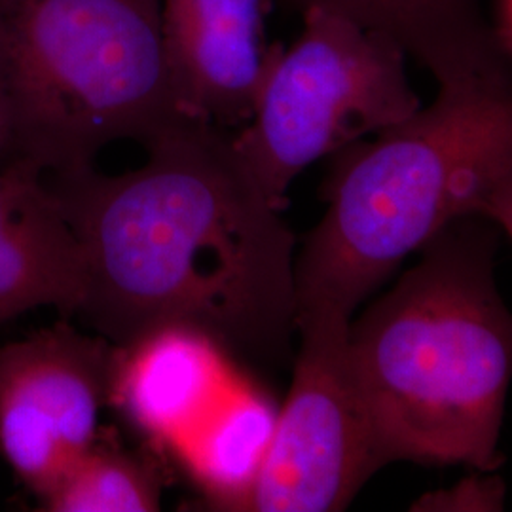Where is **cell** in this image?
Returning <instances> with one entry per match:
<instances>
[{"mask_svg":"<svg viewBox=\"0 0 512 512\" xmlns=\"http://www.w3.org/2000/svg\"><path fill=\"white\" fill-rule=\"evenodd\" d=\"M505 16H507V29L512 35V0H505Z\"/></svg>","mask_w":512,"mask_h":512,"instance_id":"17","label":"cell"},{"mask_svg":"<svg viewBox=\"0 0 512 512\" xmlns=\"http://www.w3.org/2000/svg\"><path fill=\"white\" fill-rule=\"evenodd\" d=\"M300 16L319 8L393 40L442 82L507 67L480 0H279Z\"/></svg>","mask_w":512,"mask_h":512,"instance_id":"11","label":"cell"},{"mask_svg":"<svg viewBox=\"0 0 512 512\" xmlns=\"http://www.w3.org/2000/svg\"><path fill=\"white\" fill-rule=\"evenodd\" d=\"M162 33L184 114L243 128L283 52L266 40L264 0H162Z\"/></svg>","mask_w":512,"mask_h":512,"instance_id":"8","label":"cell"},{"mask_svg":"<svg viewBox=\"0 0 512 512\" xmlns=\"http://www.w3.org/2000/svg\"><path fill=\"white\" fill-rule=\"evenodd\" d=\"M275 414L266 399L249 389L238 399L220 404L207 423L202 420L205 427L196 437L188 463L211 509L245 511Z\"/></svg>","mask_w":512,"mask_h":512,"instance_id":"12","label":"cell"},{"mask_svg":"<svg viewBox=\"0 0 512 512\" xmlns=\"http://www.w3.org/2000/svg\"><path fill=\"white\" fill-rule=\"evenodd\" d=\"M505 484L499 476L482 473L461 480L454 488L431 492L414 503V511H503Z\"/></svg>","mask_w":512,"mask_h":512,"instance_id":"14","label":"cell"},{"mask_svg":"<svg viewBox=\"0 0 512 512\" xmlns=\"http://www.w3.org/2000/svg\"><path fill=\"white\" fill-rule=\"evenodd\" d=\"M220 376V349L200 332L164 329L116 346L110 401L156 440L175 439L200 420Z\"/></svg>","mask_w":512,"mask_h":512,"instance_id":"10","label":"cell"},{"mask_svg":"<svg viewBox=\"0 0 512 512\" xmlns=\"http://www.w3.org/2000/svg\"><path fill=\"white\" fill-rule=\"evenodd\" d=\"M351 317H296L293 382L275 414L245 511L338 512L384 469L349 353Z\"/></svg>","mask_w":512,"mask_h":512,"instance_id":"6","label":"cell"},{"mask_svg":"<svg viewBox=\"0 0 512 512\" xmlns=\"http://www.w3.org/2000/svg\"><path fill=\"white\" fill-rule=\"evenodd\" d=\"M8 152H10V135H8L4 110L0 105V164H4L8 160Z\"/></svg>","mask_w":512,"mask_h":512,"instance_id":"16","label":"cell"},{"mask_svg":"<svg viewBox=\"0 0 512 512\" xmlns=\"http://www.w3.org/2000/svg\"><path fill=\"white\" fill-rule=\"evenodd\" d=\"M499 228L448 224L349 325V353L384 465L495 473L512 384V311L495 281Z\"/></svg>","mask_w":512,"mask_h":512,"instance_id":"2","label":"cell"},{"mask_svg":"<svg viewBox=\"0 0 512 512\" xmlns=\"http://www.w3.org/2000/svg\"><path fill=\"white\" fill-rule=\"evenodd\" d=\"M437 99L334 154L327 211L294 258L296 317H351L448 224L480 213L512 173V73L439 82Z\"/></svg>","mask_w":512,"mask_h":512,"instance_id":"3","label":"cell"},{"mask_svg":"<svg viewBox=\"0 0 512 512\" xmlns=\"http://www.w3.org/2000/svg\"><path fill=\"white\" fill-rule=\"evenodd\" d=\"M302 18V35L283 48L253 118L234 135L239 158L281 211L306 167L421 107L393 40L319 8Z\"/></svg>","mask_w":512,"mask_h":512,"instance_id":"5","label":"cell"},{"mask_svg":"<svg viewBox=\"0 0 512 512\" xmlns=\"http://www.w3.org/2000/svg\"><path fill=\"white\" fill-rule=\"evenodd\" d=\"M82 296V249L44 173L0 164V325L38 308L76 315Z\"/></svg>","mask_w":512,"mask_h":512,"instance_id":"9","label":"cell"},{"mask_svg":"<svg viewBox=\"0 0 512 512\" xmlns=\"http://www.w3.org/2000/svg\"><path fill=\"white\" fill-rule=\"evenodd\" d=\"M38 501L46 512H154L162 482L147 458L97 440Z\"/></svg>","mask_w":512,"mask_h":512,"instance_id":"13","label":"cell"},{"mask_svg":"<svg viewBox=\"0 0 512 512\" xmlns=\"http://www.w3.org/2000/svg\"><path fill=\"white\" fill-rule=\"evenodd\" d=\"M478 215L492 220L499 232H505L512 241V173L495 184Z\"/></svg>","mask_w":512,"mask_h":512,"instance_id":"15","label":"cell"},{"mask_svg":"<svg viewBox=\"0 0 512 512\" xmlns=\"http://www.w3.org/2000/svg\"><path fill=\"white\" fill-rule=\"evenodd\" d=\"M0 105L8 160L44 175L93 165L116 141L145 147L188 118L162 0H0Z\"/></svg>","mask_w":512,"mask_h":512,"instance_id":"4","label":"cell"},{"mask_svg":"<svg viewBox=\"0 0 512 512\" xmlns=\"http://www.w3.org/2000/svg\"><path fill=\"white\" fill-rule=\"evenodd\" d=\"M114 355L67 323L0 346V456L38 499L99 440Z\"/></svg>","mask_w":512,"mask_h":512,"instance_id":"7","label":"cell"},{"mask_svg":"<svg viewBox=\"0 0 512 512\" xmlns=\"http://www.w3.org/2000/svg\"><path fill=\"white\" fill-rule=\"evenodd\" d=\"M122 175H44L84 258L76 315L122 348L188 329L274 361L296 334V239L239 158L234 135L184 118Z\"/></svg>","mask_w":512,"mask_h":512,"instance_id":"1","label":"cell"}]
</instances>
